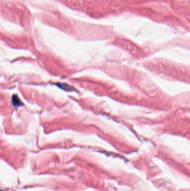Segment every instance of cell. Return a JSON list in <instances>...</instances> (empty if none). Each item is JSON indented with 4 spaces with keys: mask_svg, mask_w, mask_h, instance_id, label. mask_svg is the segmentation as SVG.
<instances>
[{
    "mask_svg": "<svg viewBox=\"0 0 190 191\" xmlns=\"http://www.w3.org/2000/svg\"><path fill=\"white\" fill-rule=\"evenodd\" d=\"M12 104L15 107H19L21 106H22V103L20 101L19 97L16 96V95H14L12 96Z\"/></svg>",
    "mask_w": 190,
    "mask_h": 191,
    "instance_id": "6da1fadb",
    "label": "cell"
},
{
    "mask_svg": "<svg viewBox=\"0 0 190 191\" xmlns=\"http://www.w3.org/2000/svg\"><path fill=\"white\" fill-rule=\"evenodd\" d=\"M58 87H60L61 89L65 91H72V88L70 86H69L65 84H61V83H58L57 84Z\"/></svg>",
    "mask_w": 190,
    "mask_h": 191,
    "instance_id": "7a4b0ae2",
    "label": "cell"
}]
</instances>
